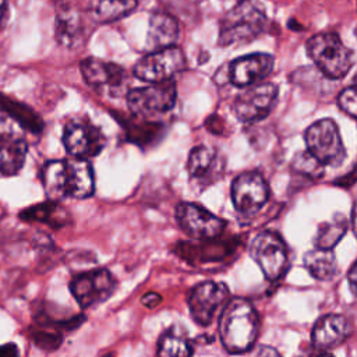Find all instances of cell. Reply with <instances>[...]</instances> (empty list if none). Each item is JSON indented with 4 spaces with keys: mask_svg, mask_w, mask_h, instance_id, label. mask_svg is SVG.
I'll use <instances>...</instances> for the list:
<instances>
[{
    "mask_svg": "<svg viewBox=\"0 0 357 357\" xmlns=\"http://www.w3.org/2000/svg\"><path fill=\"white\" fill-rule=\"evenodd\" d=\"M81 73L84 79L99 92L114 93L126 82V71L119 64L95 57L82 60Z\"/></svg>",
    "mask_w": 357,
    "mask_h": 357,
    "instance_id": "obj_17",
    "label": "cell"
},
{
    "mask_svg": "<svg viewBox=\"0 0 357 357\" xmlns=\"http://www.w3.org/2000/svg\"><path fill=\"white\" fill-rule=\"evenodd\" d=\"M178 35V26L173 17L165 13H155L149 18L146 33V49L158 52L172 47Z\"/></svg>",
    "mask_w": 357,
    "mask_h": 357,
    "instance_id": "obj_21",
    "label": "cell"
},
{
    "mask_svg": "<svg viewBox=\"0 0 357 357\" xmlns=\"http://www.w3.org/2000/svg\"><path fill=\"white\" fill-rule=\"evenodd\" d=\"M28 152L22 127L6 112L0 110V173L6 176L21 170Z\"/></svg>",
    "mask_w": 357,
    "mask_h": 357,
    "instance_id": "obj_9",
    "label": "cell"
},
{
    "mask_svg": "<svg viewBox=\"0 0 357 357\" xmlns=\"http://www.w3.org/2000/svg\"><path fill=\"white\" fill-rule=\"evenodd\" d=\"M291 172L301 178L317 181L324 176V165L314 158L308 151L297 152L291 160Z\"/></svg>",
    "mask_w": 357,
    "mask_h": 357,
    "instance_id": "obj_29",
    "label": "cell"
},
{
    "mask_svg": "<svg viewBox=\"0 0 357 357\" xmlns=\"http://www.w3.org/2000/svg\"><path fill=\"white\" fill-rule=\"evenodd\" d=\"M356 35H357V29H356Z\"/></svg>",
    "mask_w": 357,
    "mask_h": 357,
    "instance_id": "obj_41",
    "label": "cell"
},
{
    "mask_svg": "<svg viewBox=\"0 0 357 357\" xmlns=\"http://www.w3.org/2000/svg\"><path fill=\"white\" fill-rule=\"evenodd\" d=\"M141 301H142L144 305H146V307H149V308H153V307H156V305L162 301V297H160L158 293L151 291V293L145 294V296L141 298Z\"/></svg>",
    "mask_w": 357,
    "mask_h": 357,
    "instance_id": "obj_35",
    "label": "cell"
},
{
    "mask_svg": "<svg viewBox=\"0 0 357 357\" xmlns=\"http://www.w3.org/2000/svg\"><path fill=\"white\" fill-rule=\"evenodd\" d=\"M20 216L24 220L45 223L54 229L63 227L70 223V215L67 213V211L61 205H59L57 201L52 199L22 211Z\"/></svg>",
    "mask_w": 357,
    "mask_h": 357,
    "instance_id": "obj_22",
    "label": "cell"
},
{
    "mask_svg": "<svg viewBox=\"0 0 357 357\" xmlns=\"http://www.w3.org/2000/svg\"><path fill=\"white\" fill-rule=\"evenodd\" d=\"M176 219L183 231L195 240L216 238L223 233L226 226L223 219L192 202L178 204Z\"/></svg>",
    "mask_w": 357,
    "mask_h": 357,
    "instance_id": "obj_12",
    "label": "cell"
},
{
    "mask_svg": "<svg viewBox=\"0 0 357 357\" xmlns=\"http://www.w3.org/2000/svg\"><path fill=\"white\" fill-rule=\"evenodd\" d=\"M63 142L73 158L88 159L96 156L105 146L103 132L86 120L70 121L63 132Z\"/></svg>",
    "mask_w": 357,
    "mask_h": 357,
    "instance_id": "obj_16",
    "label": "cell"
},
{
    "mask_svg": "<svg viewBox=\"0 0 357 357\" xmlns=\"http://www.w3.org/2000/svg\"><path fill=\"white\" fill-rule=\"evenodd\" d=\"M56 36L59 43L64 47H74L81 42V17L74 10L60 8L56 17Z\"/></svg>",
    "mask_w": 357,
    "mask_h": 357,
    "instance_id": "obj_24",
    "label": "cell"
},
{
    "mask_svg": "<svg viewBox=\"0 0 357 357\" xmlns=\"http://www.w3.org/2000/svg\"><path fill=\"white\" fill-rule=\"evenodd\" d=\"M137 3L138 0H92V8L98 20L109 22L130 14Z\"/></svg>",
    "mask_w": 357,
    "mask_h": 357,
    "instance_id": "obj_28",
    "label": "cell"
},
{
    "mask_svg": "<svg viewBox=\"0 0 357 357\" xmlns=\"http://www.w3.org/2000/svg\"><path fill=\"white\" fill-rule=\"evenodd\" d=\"M250 254L268 280H278L287 271L289 250L276 231L264 230L258 233L251 241Z\"/></svg>",
    "mask_w": 357,
    "mask_h": 357,
    "instance_id": "obj_6",
    "label": "cell"
},
{
    "mask_svg": "<svg viewBox=\"0 0 357 357\" xmlns=\"http://www.w3.org/2000/svg\"><path fill=\"white\" fill-rule=\"evenodd\" d=\"M259 332V315L254 305L241 297L227 301L219 317V336L223 347L233 354L255 346Z\"/></svg>",
    "mask_w": 357,
    "mask_h": 357,
    "instance_id": "obj_2",
    "label": "cell"
},
{
    "mask_svg": "<svg viewBox=\"0 0 357 357\" xmlns=\"http://www.w3.org/2000/svg\"><path fill=\"white\" fill-rule=\"evenodd\" d=\"M337 102L344 113L357 119V84L343 89L337 98Z\"/></svg>",
    "mask_w": 357,
    "mask_h": 357,
    "instance_id": "obj_31",
    "label": "cell"
},
{
    "mask_svg": "<svg viewBox=\"0 0 357 357\" xmlns=\"http://www.w3.org/2000/svg\"><path fill=\"white\" fill-rule=\"evenodd\" d=\"M117 280L106 268H98L75 275L70 282V291L82 308L105 303L116 290Z\"/></svg>",
    "mask_w": 357,
    "mask_h": 357,
    "instance_id": "obj_7",
    "label": "cell"
},
{
    "mask_svg": "<svg viewBox=\"0 0 357 357\" xmlns=\"http://www.w3.org/2000/svg\"><path fill=\"white\" fill-rule=\"evenodd\" d=\"M229 297V289L222 282L208 280L194 286L188 296V308L192 319L201 326H208L216 312L225 308Z\"/></svg>",
    "mask_w": 357,
    "mask_h": 357,
    "instance_id": "obj_10",
    "label": "cell"
},
{
    "mask_svg": "<svg viewBox=\"0 0 357 357\" xmlns=\"http://www.w3.org/2000/svg\"><path fill=\"white\" fill-rule=\"evenodd\" d=\"M252 349H254L252 357H282L280 353L276 349H273L271 346H266V344L252 347Z\"/></svg>",
    "mask_w": 357,
    "mask_h": 357,
    "instance_id": "obj_33",
    "label": "cell"
},
{
    "mask_svg": "<svg viewBox=\"0 0 357 357\" xmlns=\"http://www.w3.org/2000/svg\"><path fill=\"white\" fill-rule=\"evenodd\" d=\"M0 106L1 110L11 116L22 128L31 130L33 132H39L42 130V120L38 114H35L29 107L25 105L15 102L14 99L1 95L0 96Z\"/></svg>",
    "mask_w": 357,
    "mask_h": 357,
    "instance_id": "obj_27",
    "label": "cell"
},
{
    "mask_svg": "<svg viewBox=\"0 0 357 357\" xmlns=\"http://www.w3.org/2000/svg\"><path fill=\"white\" fill-rule=\"evenodd\" d=\"M351 220H353V229H354V233L357 236V199L354 202V206H353V216H351Z\"/></svg>",
    "mask_w": 357,
    "mask_h": 357,
    "instance_id": "obj_37",
    "label": "cell"
},
{
    "mask_svg": "<svg viewBox=\"0 0 357 357\" xmlns=\"http://www.w3.org/2000/svg\"><path fill=\"white\" fill-rule=\"evenodd\" d=\"M356 183H357V160H356L354 166L349 170V173H346L344 176L335 180V184L339 187H351Z\"/></svg>",
    "mask_w": 357,
    "mask_h": 357,
    "instance_id": "obj_32",
    "label": "cell"
},
{
    "mask_svg": "<svg viewBox=\"0 0 357 357\" xmlns=\"http://www.w3.org/2000/svg\"><path fill=\"white\" fill-rule=\"evenodd\" d=\"M278 86L272 82H262L248 86L234 103L233 112L244 123H255L265 119L273 109L278 99Z\"/></svg>",
    "mask_w": 357,
    "mask_h": 357,
    "instance_id": "obj_13",
    "label": "cell"
},
{
    "mask_svg": "<svg viewBox=\"0 0 357 357\" xmlns=\"http://www.w3.org/2000/svg\"><path fill=\"white\" fill-rule=\"evenodd\" d=\"M4 8H6V0H0V21H1V18H3Z\"/></svg>",
    "mask_w": 357,
    "mask_h": 357,
    "instance_id": "obj_38",
    "label": "cell"
},
{
    "mask_svg": "<svg viewBox=\"0 0 357 357\" xmlns=\"http://www.w3.org/2000/svg\"><path fill=\"white\" fill-rule=\"evenodd\" d=\"M307 151L324 166H340L346 158V148L336 123L322 119L311 124L305 131Z\"/></svg>",
    "mask_w": 357,
    "mask_h": 357,
    "instance_id": "obj_5",
    "label": "cell"
},
{
    "mask_svg": "<svg viewBox=\"0 0 357 357\" xmlns=\"http://www.w3.org/2000/svg\"><path fill=\"white\" fill-rule=\"evenodd\" d=\"M273 68V57L266 53H252L241 56L230 64L229 78L233 85L248 88L257 85Z\"/></svg>",
    "mask_w": 357,
    "mask_h": 357,
    "instance_id": "obj_18",
    "label": "cell"
},
{
    "mask_svg": "<svg viewBox=\"0 0 357 357\" xmlns=\"http://www.w3.org/2000/svg\"><path fill=\"white\" fill-rule=\"evenodd\" d=\"M0 357H21L18 346L11 342L0 344Z\"/></svg>",
    "mask_w": 357,
    "mask_h": 357,
    "instance_id": "obj_34",
    "label": "cell"
},
{
    "mask_svg": "<svg viewBox=\"0 0 357 357\" xmlns=\"http://www.w3.org/2000/svg\"><path fill=\"white\" fill-rule=\"evenodd\" d=\"M39 349L45 350V351H53L56 349H59L63 343L64 335L57 333V332H52L35 325H31L28 328V335H26Z\"/></svg>",
    "mask_w": 357,
    "mask_h": 357,
    "instance_id": "obj_30",
    "label": "cell"
},
{
    "mask_svg": "<svg viewBox=\"0 0 357 357\" xmlns=\"http://www.w3.org/2000/svg\"><path fill=\"white\" fill-rule=\"evenodd\" d=\"M236 243L220 241L216 238L181 241L173 248L174 254L192 266H215L223 264L229 257L234 255Z\"/></svg>",
    "mask_w": 357,
    "mask_h": 357,
    "instance_id": "obj_14",
    "label": "cell"
},
{
    "mask_svg": "<svg viewBox=\"0 0 357 357\" xmlns=\"http://www.w3.org/2000/svg\"><path fill=\"white\" fill-rule=\"evenodd\" d=\"M307 53L319 71L332 79L344 77L353 67V53L333 32H319L307 42Z\"/></svg>",
    "mask_w": 357,
    "mask_h": 357,
    "instance_id": "obj_4",
    "label": "cell"
},
{
    "mask_svg": "<svg viewBox=\"0 0 357 357\" xmlns=\"http://www.w3.org/2000/svg\"><path fill=\"white\" fill-rule=\"evenodd\" d=\"M185 66V59L178 47H166L151 52L142 57L134 67L135 75L146 82L156 84L170 81Z\"/></svg>",
    "mask_w": 357,
    "mask_h": 357,
    "instance_id": "obj_11",
    "label": "cell"
},
{
    "mask_svg": "<svg viewBox=\"0 0 357 357\" xmlns=\"http://www.w3.org/2000/svg\"><path fill=\"white\" fill-rule=\"evenodd\" d=\"M194 347L188 337L172 326L159 339L158 357H192Z\"/></svg>",
    "mask_w": 357,
    "mask_h": 357,
    "instance_id": "obj_25",
    "label": "cell"
},
{
    "mask_svg": "<svg viewBox=\"0 0 357 357\" xmlns=\"http://www.w3.org/2000/svg\"><path fill=\"white\" fill-rule=\"evenodd\" d=\"M127 103L138 117H155L173 109L176 103V85L173 79L134 88L127 95Z\"/></svg>",
    "mask_w": 357,
    "mask_h": 357,
    "instance_id": "obj_8",
    "label": "cell"
},
{
    "mask_svg": "<svg viewBox=\"0 0 357 357\" xmlns=\"http://www.w3.org/2000/svg\"><path fill=\"white\" fill-rule=\"evenodd\" d=\"M187 167L194 181L208 185L222 176L225 162L216 149L206 145H199L192 148L190 152Z\"/></svg>",
    "mask_w": 357,
    "mask_h": 357,
    "instance_id": "obj_20",
    "label": "cell"
},
{
    "mask_svg": "<svg viewBox=\"0 0 357 357\" xmlns=\"http://www.w3.org/2000/svg\"><path fill=\"white\" fill-rule=\"evenodd\" d=\"M42 181L52 201L86 198L93 192V172L86 159L50 160L42 170Z\"/></svg>",
    "mask_w": 357,
    "mask_h": 357,
    "instance_id": "obj_1",
    "label": "cell"
},
{
    "mask_svg": "<svg viewBox=\"0 0 357 357\" xmlns=\"http://www.w3.org/2000/svg\"><path fill=\"white\" fill-rule=\"evenodd\" d=\"M103 357H113V354H112V353H109V354H105Z\"/></svg>",
    "mask_w": 357,
    "mask_h": 357,
    "instance_id": "obj_40",
    "label": "cell"
},
{
    "mask_svg": "<svg viewBox=\"0 0 357 357\" xmlns=\"http://www.w3.org/2000/svg\"><path fill=\"white\" fill-rule=\"evenodd\" d=\"M317 357H333L332 354H329V353H321L319 356H317Z\"/></svg>",
    "mask_w": 357,
    "mask_h": 357,
    "instance_id": "obj_39",
    "label": "cell"
},
{
    "mask_svg": "<svg viewBox=\"0 0 357 357\" xmlns=\"http://www.w3.org/2000/svg\"><path fill=\"white\" fill-rule=\"evenodd\" d=\"M346 231H347V219L344 218V215L336 213L331 220L321 223L315 237V247L332 250L342 240Z\"/></svg>",
    "mask_w": 357,
    "mask_h": 357,
    "instance_id": "obj_26",
    "label": "cell"
},
{
    "mask_svg": "<svg viewBox=\"0 0 357 357\" xmlns=\"http://www.w3.org/2000/svg\"><path fill=\"white\" fill-rule=\"evenodd\" d=\"M351 332L353 326L344 315L328 314L321 317L312 326L311 342L317 350H329L349 339Z\"/></svg>",
    "mask_w": 357,
    "mask_h": 357,
    "instance_id": "obj_19",
    "label": "cell"
},
{
    "mask_svg": "<svg viewBox=\"0 0 357 357\" xmlns=\"http://www.w3.org/2000/svg\"><path fill=\"white\" fill-rule=\"evenodd\" d=\"M304 266L317 280H331L337 272L335 252L325 248H312L304 255Z\"/></svg>",
    "mask_w": 357,
    "mask_h": 357,
    "instance_id": "obj_23",
    "label": "cell"
},
{
    "mask_svg": "<svg viewBox=\"0 0 357 357\" xmlns=\"http://www.w3.org/2000/svg\"><path fill=\"white\" fill-rule=\"evenodd\" d=\"M268 17L258 0H240L220 21L219 43L243 45L257 39L266 28Z\"/></svg>",
    "mask_w": 357,
    "mask_h": 357,
    "instance_id": "obj_3",
    "label": "cell"
},
{
    "mask_svg": "<svg viewBox=\"0 0 357 357\" xmlns=\"http://www.w3.org/2000/svg\"><path fill=\"white\" fill-rule=\"evenodd\" d=\"M347 279H349L350 290L353 291L354 296H357V261L351 265V268L349 271V275H347Z\"/></svg>",
    "mask_w": 357,
    "mask_h": 357,
    "instance_id": "obj_36",
    "label": "cell"
},
{
    "mask_svg": "<svg viewBox=\"0 0 357 357\" xmlns=\"http://www.w3.org/2000/svg\"><path fill=\"white\" fill-rule=\"evenodd\" d=\"M269 188L259 173L238 174L231 184V201L237 212L244 216L255 215L268 201Z\"/></svg>",
    "mask_w": 357,
    "mask_h": 357,
    "instance_id": "obj_15",
    "label": "cell"
}]
</instances>
